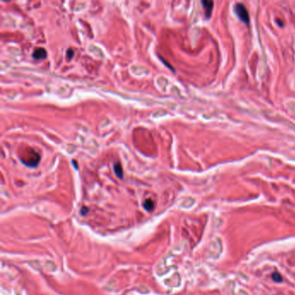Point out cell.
<instances>
[{
	"mask_svg": "<svg viewBox=\"0 0 295 295\" xmlns=\"http://www.w3.org/2000/svg\"><path fill=\"white\" fill-rule=\"evenodd\" d=\"M21 160L23 164L29 167H35L38 165L40 161V155L36 153L35 150L31 148L28 147L26 151H24V153L21 156Z\"/></svg>",
	"mask_w": 295,
	"mask_h": 295,
	"instance_id": "6da1fadb",
	"label": "cell"
},
{
	"mask_svg": "<svg viewBox=\"0 0 295 295\" xmlns=\"http://www.w3.org/2000/svg\"><path fill=\"white\" fill-rule=\"evenodd\" d=\"M234 13L236 14L238 18H240L241 21L247 24H249V14H248V10L244 4H241V3L235 4L234 6Z\"/></svg>",
	"mask_w": 295,
	"mask_h": 295,
	"instance_id": "7a4b0ae2",
	"label": "cell"
},
{
	"mask_svg": "<svg viewBox=\"0 0 295 295\" xmlns=\"http://www.w3.org/2000/svg\"><path fill=\"white\" fill-rule=\"evenodd\" d=\"M32 57L36 60L45 59L47 57V51L45 50L43 48H36V50L33 51Z\"/></svg>",
	"mask_w": 295,
	"mask_h": 295,
	"instance_id": "3957f363",
	"label": "cell"
},
{
	"mask_svg": "<svg viewBox=\"0 0 295 295\" xmlns=\"http://www.w3.org/2000/svg\"><path fill=\"white\" fill-rule=\"evenodd\" d=\"M202 4L203 6V9L205 10L206 18H209L211 16V12H212L214 2H212V1H202Z\"/></svg>",
	"mask_w": 295,
	"mask_h": 295,
	"instance_id": "277c9868",
	"label": "cell"
},
{
	"mask_svg": "<svg viewBox=\"0 0 295 295\" xmlns=\"http://www.w3.org/2000/svg\"><path fill=\"white\" fill-rule=\"evenodd\" d=\"M113 170H114V172H115L116 176H118L119 178H122L123 177V170L121 167V165L119 162L114 163L113 165Z\"/></svg>",
	"mask_w": 295,
	"mask_h": 295,
	"instance_id": "5b68a950",
	"label": "cell"
},
{
	"mask_svg": "<svg viewBox=\"0 0 295 295\" xmlns=\"http://www.w3.org/2000/svg\"><path fill=\"white\" fill-rule=\"evenodd\" d=\"M144 208L148 211H151L154 208V203L151 199H147L144 203Z\"/></svg>",
	"mask_w": 295,
	"mask_h": 295,
	"instance_id": "8992f818",
	"label": "cell"
},
{
	"mask_svg": "<svg viewBox=\"0 0 295 295\" xmlns=\"http://www.w3.org/2000/svg\"><path fill=\"white\" fill-rule=\"evenodd\" d=\"M75 54V51L71 50V49H69L67 50V59L68 60H70V59H72L73 55Z\"/></svg>",
	"mask_w": 295,
	"mask_h": 295,
	"instance_id": "52a82bcc",
	"label": "cell"
},
{
	"mask_svg": "<svg viewBox=\"0 0 295 295\" xmlns=\"http://www.w3.org/2000/svg\"><path fill=\"white\" fill-rule=\"evenodd\" d=\"M273 279H274V281H276V282H281V276L279 274H277V273L273 274Z\"/></svg>",
	"mask_w": 295,
	"mask_h": 295,
	"instance_id": "ba28073f",
	"label": "cell"
}]
</instances>
